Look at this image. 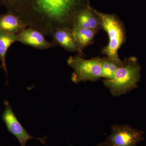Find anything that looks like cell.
<instances>
[{"mask_svg":"<svg viewBox=\"0 0 146 146\" xmlns=\"http://www.w3.org/2000/svg\"><path fill=\"white\" fill-rule=\"evenodd\" d=\"M90 0H16L9 7L27 27L50 36L56 29H72L76 16L91 7Z\"/></svg>","mask_w":146,"mask_h":146,"instance_id":"1","label":"cell"},{"mask_svg":"<svg viewBox=\"0 0 146 146\" xmlns=\"http://www.w3.org/2000/svg\"><path fill=\"white\" fill-rule=\"evenodd\" d=\"M141 67L137 58L131 56L123 61L112 79H104V84L115 96L125 94L138 87Z\"/></svg>","mask_w":146,"mask_h":146,"instance_id":"2","label":"cell"},{"mask_svg":"<svg viewBox=\"0 0 146 146\" xmlns=\"http://www.w3.org/2000/svg\"><path fill=\"white\" fill-rule=\"evenodd\" d=\"M95 13L100 17L102 29L107 32L109 43L102 50V53L119 66L122 65L118 51L125 42V28L122 22L114 14L102 13L93 8Z\"/></svg>","mask_w":146,"mask_h":146,"instance_id":"3","label":"cell"},{"mask_svg":"<svg viewBox=\"0 0 146 146\" xmlns=\"http://www.w3.org/2000/svg\"><path fill=\"white\" fill-rule=\"evenodd\" d=\"M102 58L95 57L89 59L78 55L71 56L67 60L68 65L74 70L72 76L73 82L96 81L102 77Z\"/></svg>","mask_w":146,"mask_h":146,"instance_id":"4","label":"cell"},{"mask_svg":"<svg viewBox=\"0 0 146 146\" xmlns=\"http://www.w3.org/2000/svg\"><path fill=\"white\" fill-rule=\"evenodd\" d=\"M107 140L117 146H137L144 140V133L127 125H116Z\"/></svg>","mask_w":146,"mask_h":146,"instance_id":"5","label":"cell"},{"mask_svg":"<svg viewBox=\"0 0 146 146\" xmlns=\"http://www.w3.org/2000/svg\"><path fill=\"white\" fill-rule=\"evenodd\" d=\"M4 104L5 109L3 112L2 118L5 123L7 130L17 138L21 146H26L27 141L31 139H37L42 143L46 145L45 140L46 137L35 138L30 135L18 121L8 102L5 101Z\"/></svg>","mask_w":146,"mask_h":146,"instance_id":"6","label":"cell"},{"mask_svg":"<svg viewBox=\"0 0 146 146\" xmlns=\"http://www.w3.org/2000/svg\"><path fill=\"white\" fill-rule=\"evenodd\" d=\"M44 35L36 29L27 27L17 34L16 42L41 50L47 49L57 46L53 41H47Z\"/></svg>","mask_w":146,"mask_h":146,"instance_id":"7","label":"cell"},{"mask_svg":"<svg viewBox=\"0 0 146 146\" xmlns=\"http://www.w3.org/2000/svg\"><path fill=\"white\" fill-rule=\"evenodd\" d=\"M79 29H86L99 31L102 29L100 17L91 7L82 9L77 14L74 21L73 31Z\"/></svg>","mask_w":146,"mask_h":146,"instance_id":"8","label":"cell"},{"mask_svg":"<svg viewBox=\"0 0 146 146\" xmlns=\"http://www.w3.org/2000/svg\"><path fill=\"white\" fill-rule=\"evenodd\" d=\"M53 41L63 47L66 50L73 52L78 51V48L74 36L72 29L69 28H61L54 30L52 33Z\"/></svg>","mask_w":146,"mask_h":146,"instance_id":"9","label":"cell"},{"mask_svg":"<svg viewBox=\"0 0 146 146\" xmlns=\"http://www.w3.org/2000/svg\"><path fill=\"white\" fill-rule=\"evenodd\" d=\"M27 27L23 21L13 13L9 12L0 16V31L17 34Z\"/></svg>","mask_w":146,"mask_h":146,"instance_id":"10","label":"cell"},{"mask_svg":"<svg viewBox=\"0 0 146 146\" xmlns=\"http://www.w3.org/2000/svg\"><path fill=\"white\" fill-rule=\"evenodd\" d=\"M78 48V55L81 56L83 50L94 43V38L98 31L86 29H79L73 31Z\"/></svg>","mask_w":146,"mask_h":146,"instance_id":"11","label":"cell"},{"mask_svg":"<svg viewBox=\"0 0 146 146\" xmlns=\"http://www.w3.org/2000/svg\"><path fill=\"white\" fill-rule=\"evenodd\" d=\"M17 34H10L0 31V60H1V67L5 71L7 75L5 62V56L7 52L11 45L16 42Z\"/></svg>","mask_w":146,"mask_h":146,"instance_id":"12","label":"cell"},{"mask_svg":"<svg viewBox=\"0 0 146 146\" xmlns=\"http://www.w3.org/2000/svg\"><path fill=\"white\" fill-rule=\"evenodd\" d=\"M102 77L104 79H112L119 66L112 61L106 56L101 59Z\"/></svg>","mask_w":146,"mask_h":146,"instance_id":"13","label":"cell"},{"mask_svg":"<svg viewBox=\"0 0 146 146\" xmlns=\"http://www.w3.org/2000/svg\"><path fill=\"white\" fill-rule=\"evenodd\" d=\"M98 146H117L114 144H112L111 142H110L108 140H106L103 143L99 144Z\"/></svg>","mask_w":146,"mask_h":146,"instance_id":"14","label":"cell"},{"mask_svg":"<svg viewBox=\"0 0 146 146\" xmlns=\"http://www.w3.org/2000/svg\"><path fill=\"white\" fill-rule=\"evenodd\" d=\"M15 1L16 0H2L3 2L8 6V7L12 5L15 2Z\"/></svg>","mask_w":146,"mask_h":146,"instance_id":"15","label":"cell"}]
</instances>
